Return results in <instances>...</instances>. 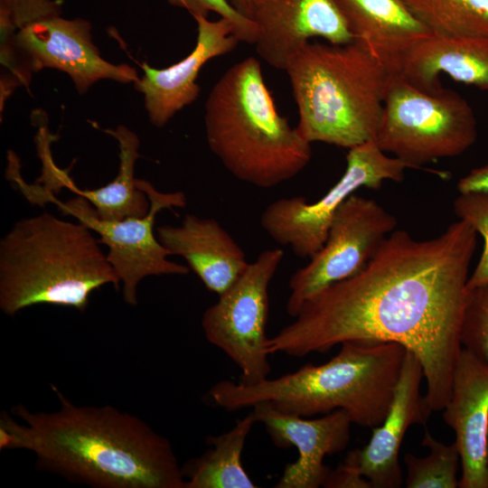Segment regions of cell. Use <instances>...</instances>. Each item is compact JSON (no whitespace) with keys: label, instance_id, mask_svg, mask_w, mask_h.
Listing matches in <instances>:
<instances>
[{"label":"cell","instance_id":"obj_1","mask_svg":"<svg viewBox=\"0 0 488 488\" xmlns=\"http://www.w3.org/2000/svg\"><path fill=\"white\" fill-rule=\"evenodd\" d=\"M476 242L463 220L427 240L393 230L361 271L306 300L294 321L268 338V353L304 357L345 342L398 343L419 360L432 409H444L462 350Z\"/></svg>","mask_w":488,"mask_h":488},{"label":"cell","instance_id":"obj_2","mask_svg":"<svg viewBox=\"0 0 488 488\" xmlns=\"http://www.w3.org/2000/svg\"><path fill=\"white\" fill-rule=\"evenodd\" d=\"M51 412L17 404L0 418V449L34 454L39 469L96 488H185L170 441L111 406L76 405L55 386Z\"/></svg>","mask_w":488,"mask_h":488},{"label":"cell","instance_id":"obj_3","mask_svg":"<svg viewBox=\"0 0 488 488\" xmlns=\"http://www.w3.org/2000/svg\"><path fill=\"white\" fill-rule=\"evenodd\" d=\"M407 349L393 342H345L328 361L255 384L221 380L210 397L233 411L267 402L301 417L342 409L352 423L379 427L390 408Z\"/></svg>","mask_w":488,"mask_h":488},{"label":"cell","instance_id":"obj_4","mask_svg":"<svg viewBox=\"0 0 488 488\" xmlns=\"http://www.w3.org/2000/svg\"><path fill=\"white\" fill-rule=\"evenodd\" d=\"M210 150L238 180L272 188L299 174L312 157L311 143L282 117L255 57L230 67L205 102Z\"/></svg>","mask_w":488,"mask_h":488},{"label":"cell","instance_id":"obj_5","mask_svg":"<svg viewBox=\"0 0 488 488\" xmlns=\"http://www.w3.org/2000/svg\"><path fill=\"white\" fill-rule=\"evenodd\" d=\"M49 212L24 218L0 241V308L13 316L35 305L83 312L90 295L120 280L92 232Z\"/></svg>","mask_w":488,"mask_h":488},{"label":"cell","instance_id":"obj_6","mask_svg":"<svg viewBox=\"0 0 488 488\" xmlns=\"http://www.w3.org/2000/svg\"><path fill=\"white\" fill-rule=\"evenodd\" d=\"M298 111L296 128L311 144L352 148L375 140L392 74L361 42H307L286 69Z\"/></svg>","mask_w":488,"mask_h":488},{"label":"cell","instance_id":"obj_7","mask_svg":"<svg viewBox=\"0 0 488 488\" xmlns=\"http://www.w3.org/2000/svg\"><path fill=\"white\" fill-rule=\"evenodd\" d=\"M476 138L473 108L460 94L445 88L426 92L391 75L376 137L383 152L423 169L463 154Z\"/></svg>","mask_w":488,"mask_h":488},{"label":"cell","instance_id":"obj_8","mask_svg":"<svg viewBox=\"0 0 488 488\" xmlns=\"http://www.w3.org/2000/svg\"><path fill=\"white\" fill-rule=\"evenodd\" d=\"M14 182L33 203H54L64 215H71L99 235L98 241L108 248L107 258L123 284L127 304H137V286L149 276L187 275L190 268L167 259L171 255L158 240L155 230L156 214L164 209L183 208L187 204L184 192H162L145 180L136 179V186L150 201V210L144 217H129L118 221L100 219L94 207L83 197L61 202L42 185L26 183L20 174Z\"/></svg>","mask_w":488,"mask_h":488},{"label":"cell","instance_id":"obj_9","mask_svg":"<svg viewBox=\"0 0 488 488\" xmlns=\"http://www.w3.org/2000/svg\"><path fill=\"white\" fill-rule=\"evenodd\" d=\"M348 150L343 174L319 200L280 198L260 216L264 231L277 243L290 247L297 257L310 258L322 248L336 211L358 189L377 190L386 180L401 182L405 170L412 168L396 156H388L375 140Z\"/></svg>","mask_w":488,"mask_h":488},{"label":"cell","instance_id":"obj_10","mask_svg":"<svg viewBox=\"0 0 488 488\" xmlns=\"http://www.w3.org/2000/svg\"><path fill=\"white\" fill-rule=\"evenodd\" d=\"M283 257L278 248L263 250L202 315L207 341L238 366L239 381L245 384L260 382L270 373L266 333L268 286Z\"/></svg>","mask_w":488,"mask_h":488},{"label":"cell","instance_id":"obj_11","mask_svg":"<svg viewBox=\"0 0 488 488\" xmlns=\"http://www.w3.org/2000/svg\"><path fill=\"white\" fill-rule=\"evenodd\" d=\"M397 223L375 200L352 194L336 211L322 248L291 276L287 314L295 317L314 295L361 271Z\"/></svg>","mask_w":488,"mask_h":488},{"label":"cell","instance_id":"obj_12","mask_svg":"<svg viewBox=\"0 0 488 488\" xmlns=\"http://www.w3.org/2000/svg\"><path fill=\"white\" fill-rule=\"evenodd\" d=\"M16 40L33 71L42 69L66 73L80 94L102 80L135 84L137 70L104 59L95 45L92 25L84 18L50 17L18 29Z\"/></svg>","mask_w":488,"mask_h":488},{"label":"cell","instance_id":"obj_13","mask_svg":"<svg viewBox=\"0 0 488 488\" xmlns=\"http://www.w3.org/2000/svg\"><path fill=\"white\" fill-rule=\"evenodd\" d=\"M256 421L261 423L275 446L296 448L297 459L286 465L276 488H318L331 469L324 464L328 455L343 451L350 440L352 423L342 409L307 419L305 417L284 413L269 403H258L252 408Z\"/></svg>","mask_w":488,"mask_h":488},{"label":"cell","instance_id":"obj_14","mask_svg":"<svg viewBox=\"0 0 488 488\" xmlns=\"http://www.w3.org/2000/svg\"><path fill=\"white\" fill-rule=\"evenodd\" d=\"M424 377L418 357L407 350L393 399L383 422L372 429L362 449L350 451L343 464L363 476L371 488H399L402 484L399 453L408 428L426 425L432 408L420 393Z\"/></svg>","mask_w":488,"mask_h":488},{"label":"cell","instance_id":"obj_15","mask_svg":"<svg viewBox=\"0 0 488 488\" xmlns=\"http://www.w3.org/2000/svg\"><path fill=\"white\" fill-rule=\"evenodd\" d=\"M256 52L267 64L285 70L289 58L311 38L332 44L353 41L333 0H253Z\"/></svg>","mask_w":488,"mask_h":488},{"label":"cell","instance_id":"obj_16","mask_svg":"<svg viewBox=\"0 0 488 488\" xmlns=\"http://www.w3.org/2000/svg\"><path fill=\"white\" fill-rule=\"evenodd\" d=\"M192 17L198 32L193 50L166 68L157 69L143 62L140 65L143 76L134 84L144 96L149 122L158 128L197 99L201 88L196 80L202 66L213 58L231 52L239 42L232 23L227 19L211 21L203 15Z\"/></svg>","mask_w":488,"mask_h":488},{"label":"cell","instance_id":"obj_17","mask_svg":"<svg viewBox=\"0 0 488 488\" xmlns=\"http://www.w3.org/2000/svg\"><path fill=\"white\" fill-rule=\"evenodd\" d=\"M445 422L455 434L460 488H488V363L462 348L455 365Z\"/></svg>","mask_w":488,"mask_h":488},{"label":"cell","instance_id":"obj_18","mask_svg":"<svg viewBox=\"0 0 488 488\" xmlns=\"http://www.w3.org/2000/svg\"><path fill=\"white\" fill-rule=\"evenodd\" d=\"M155 231L171 255L183 257L204 286L218 296L249 265L244 250L215 219L186 214L180 225L159 226Z\"/></svg>","mask_w":488,"mask_h":488},{"label":"cell","instance_id":"obj_19","mask_svg":"<svg viewBox=\"0 0 488 488\" xmlns=\"http://www.w3.org/2000/svg\"><path fill=\"white\" fill-rule=\"evenodd\" d=\"M353 40L361 42L392 75L407 53L432 33L402 0H333Z\"/></svg>","mask_w":488,"mask_h":488},{"label":"cell","instance_id":"obj_20","mask_svg":"<svg viewBox=\"0 0 488 488\" xmlns=\"http://www.w3.org/2000/svg\"><path fill=\"white\" fill-rule=\"evenodd\" d=\"M104 132L117 140L119 149L118 172L111 182L94 190L80 189L67 172L54 164L51 152L40 156L42 170L38 182L43 183L42 187L48 191L67 188L85 198L102 220L118 221L129 217H144L150 210V201L146 194L137 188L135 177L136 163L140 157L139 138L134 131L123 125L115 129L107 128Z\"/></svg>","mask_w":488,"mask_h":488},{"label":"cell","instance_id":"obj_21","mask_svg":"<svg viewBox=\"0 0 488 488\" xmlns=\"http://www.w3.org/2000/svg\"><path fill=\"white\" fill-rule=\"evenodd\" d=\"M488 90V38L432 33L406 55L399 73L426 92L441 89L439 76Z\"/></svg>","mask_w":488,"mask_h":488},{"label":"cell","instance_id":"obj_22","mask_svg":"<svg viewBox=\"0 0 488 488\" xmlns=\"http://www.w3.org/2000/svg\"><path fill=\"white\" fill-rule=\"evenodd\" d=\"M256 422L251 410L229 431L208 436L210 447L182 466L185 488L257 487L241 461L247 437Z\"/></svg>","mask_w":488,"mask_h":488},{"label":"cell","instance_id":"obj_23","mask_svg":"<svg viewBox=\"0 0 488 488\" xmlns=\"http://www.w3.org/2000/svg\"><path fill=\"white\" fill-rule=\"evenodd\" d=\"M434 34L488 38V0H402Z\"/></svg>","mask_w":488,"mask_h":488},{"label":"cell","instance_id":"obj_24","mask_svg":"<svg viewBox=\"0 0 488 488\" xmlns=\"http://www.w3.org/2000/svg\"><path fill=\"white\" fill-rule=\"evenodd\" d=\"M422 445L428 447L429 454L418 457L407 454V488H457V471L460 454L455 443L445 445L435 439L426 428Z\"/></svg>","mask_w":488,"mask_h":488},{"label":"cell","instance_id":"obj_25","mask_svg":"<svg viewBox=\"0 0 488 488\" xmlns=\"http://www.w3.org/2000/svg\"><path fill=\"white\" fill-rule=\"evenodd\" d=\"M18 28L12 17L0 9V111L17 87L28 88L34 72L16 40Z\"/></svg>","mask_w":488,"mask_h":488},{"label":"cell","instance_id":"obj_26","mask_svg":"<svg viewBox=\"0 0 488 488\" xmlns=\"http://www.w3.org/2000/svg\"><path fill=\"white\" fill-rule=\"evenodd\" d=\"M460 343L462 348L488 363V282L466 289Z\"/></svg>","mask_w":488,"mask_h":488},{"label":"cell","instance_id":"obj_27","mask_svg":"<svg viewBox=\"0 0 488 488\" xmlns=\"http://www.w3.org/2000/svg\"><path fill=\"white\" fill-rule=\"evenodd\" d=\"M454 211L459 220L470 224L483 239L480 259L469 277L466 289L488 282V193L461 192L454 201Z\"/></svg>","mask_w":488,"mask_h":488},{"label":"cell","instance_id":"obj_28","mask_svg":"<svg viewBox=\"0 0 488 488\" xmlns=\"http://www.w3.org/2000/svg\"><path fill=\"white\" fill-rule=\"evenodd\" d=\"M172 5L185 8L192 16L208 17L210 12L230 21L239 42L255 44L258 28L254 21L237 11L228 0H167Z\"/></svg>","mask_w":488,"mask_h":488},{"label":"cell","instance_id":"obj_29","mask_svg":"<svg viewBox=\"0 0 488 488\" xmlns=\"http://www.w3.org/2000/svg\"><path fill=\"white\" fill-rule=\"evenodd\" d=\"M0 9L9 14L18 29L62 13L60 0H0Z\"/></svg>","mask_w":488,"mask_h":488},{"label":"cell","instance_id":"obj_30","mask_svg":"<svg viewBox=\"0 0 488 488\" xmlns=\"http://www.w3.org/2000/svg\"><path fill=\"white\" fill-rule=\"evenodd\" d=\"M323 486L327 488H371V484L367 479L343 463L334 470H330Z\"/></svg>","mask_w":488,"mask_h":488},{"label":"cell","instance_id":"obj_31","mask_svg":"<svg viewBox=\"0 0 488 488\" xmlns=\"http://www.w3.org/2000/svg\"><path fill=\"white\" fill-rule=\"evenodd\" d=\"M456 187L460 193L468 192L488 193V164L473 169L459 180Z\"/></svg>","mask_w":488,"mask_h":488},{"label":"cell","instance_id":"obj_32","mask_svg":"<svg viewBox=\"0 0 488 488\" xmlns=\"http://www.w3.org/2000/svg\"><path fill=\"white\" fill-rule=\"evenodd\" d=\"M231 5L243 15L251 19L253 0H228Z\"/></svg>","mask_w":488,"mask_h":488},{"label":"cell","instance_id":"obj_33","mask_svg":"<svg viewBox=\"0 0 488 488\" xmlns=\"http://www.w3.org/2000/svg\"><path fill=\"white\" fill-rule=\"evenodd\" d=\"M487 464H488V445H487Z\"/></svg>","mask_w":488,"mask_h":488}]
</instances>
